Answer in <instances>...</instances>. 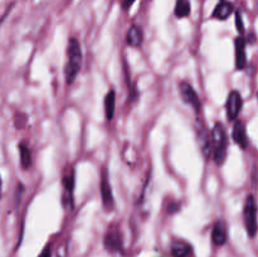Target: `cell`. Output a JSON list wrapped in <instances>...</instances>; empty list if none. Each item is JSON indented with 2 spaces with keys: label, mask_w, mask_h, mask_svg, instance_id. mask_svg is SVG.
<instances>
[{
  "label": "cell",
  "mask_w": 258,
  "mask_h": 257,
  "mask_svg": "<svg viewBox=\"0 0 258 257\" xmlns=\"http://www.w3.org/2000/svg\"><path fill=\"white\" fill-rule=\"evenodd\" d=\"M82 60L83 54L80 40L76 37L70 38L67 45V62H66L64 67L66 82H67V85H72L76 81L81 71V67H82Z\"/></svg>",
  "instance_id": "6da1fadb"
},
{
  "label": "cell",
  "mask_w": 258,
  "mask_h": 257,
  "mask_svg": "<svg viewBox=\"0 0 258 257\" xmlns=\"http://www.w3.org/2000/svg\"><path fill=\"white\" fill-rule=\"evenodd\" d=\"M212 136V156L217 165H222L226 160L227 148H228V138L223 123L216 122L211 131Z\"/></svg>",
  "instance_id": "7a4b0ae2"
},
{
  "label": "cell",
  "mask_w": 258,
  "mask_h": 257,
  "mask_svg": "<svg viewBox=\"0 0 258 257\" xmlns=\"http://www.w3.org/2000/svg\"><path fill=\"white\" fill-rule=\"evenodd\" d=\"M243 219L246 226L247 233L249 237H254L258 231V219H257V203L252 194L247 196L246 203L243 208Z\"/></svg>",
  "instance_id": "3957f363"
},
{
  "label": "cell",
  "mask_w": 258,
  "mask_h": 257,
  "mask_svg": "<svg viewBox=\"0 0 258 257\" xmlns=\"http://www.w3.org/2000/svg\"><path fill=\"white\" fill-rule=\"evenodd\" d=\"M179 95H180L181 100L184 103L190 106L196 113L202 112V101L197 91L194 90L193 86L188 82V81H180L179 82Z\"/></svg>",
  "instance_id": "277c9868"
},
{
  "label": "cell",
  "mask_w": 258,
  "mask_h": 257,
  "mask_svg": "<svg viewBox=\"0 0 258 257\" xmlns=\"http://www.w3.org/2000/svg\"><path fill=\"white\" fill-rule=\"evenodd\" d=\"M100 178V193L102 204L106 208V211H112L115 208V199H113V191L110 183V176H108L107 169L102 168Z\"/></svg>",
  "instance_id": "5b68a950"
},
{
  "label": "cell",
  "mask_w": 258,
  "mask_h": 257,
  "mask_svg": "<svg viewBox=\"0 0 258 257\" xmlns=\"http://www.w3.org/2000/svg\"><path fill=\"white\" fill-rule=\"evenodd\" d=\"M197 134V140H198L199 148H201L202 153L206 158H209L212 155V136L211 131L208 130V127L206 126V123L198 118L196 121V125H194Z\"/></svg>",
  "instance_id": "8992f818"
},
{
  "label": "cell",
  "mask_w": 258,
  "mask_h": 257,
  "mask_svg": "<svg viewBox=\"0 0 258 257\" xmlns=\"http://www.w3.org/2000/svg\"><path fill=\"white\" fill-rule=\"evenodd\" d=\"M103 244H105L106 249L112 253H121L123 251V241L122 234L118 227L111 226L107 229L103 238Z\"/></svg>",
  "instance_id": "52a82bcc"
},
{
  "label": "cell",
  "mask_w": 258,
  "mask_h": 257,
  "mask_svg": "<svg viewBox=\"0 0 258 257\" xmlns=\"http://www.w3.org/2000/svg\"><path fill=\"white\" fill-rule=\"evenodd\" d=\"M242 106H243V100H242L241 93L238 91H231L228 93V97H227L226 102V111L228 120H237L238 115L241 113Z\"/></svg>",
  "instance_id": "ba28073f"
},
{
  "label": "cell",
  "mask_w": 258,
  "mask_h": 257,
  "mask_svg": "<svg viewBox=\"0 0 258 257\" xmlns=\"http://www.w3.org/2000/svg\"><path fill=\"white\" fill-rule=\"evenodd\" d=\"M173 257H194V248L189 242L184 239H174L170 244Z\"/></svg>",
  "instance_id": "9c48e42d"
},
{
  "label": "cell",
  "mask_w": 258,
  "mask_h": 257,
  "mask_svg": "<svg viewBox=\"0 0 258 257\" xmlns=\"http://www.w3.org/2000/svg\"><path fill=\"white\" fill-rule=\"evenodd\" d=\"M234 48H236V68L238 71L244 70L247 63V54H246V38L242 35L236 38L234 40Z\"/></svg>",
  "instance_id": "30bf717a"
},
{
  "label": "cell",
  "mask_w": 258,
  "mask_h": 257,
  "mask_svg": "<svg viewBox=\"0 0 258 257\" xmlns=\"http://www.w3.org/2000/svg\"><path fill=\"white\" fill-rule=\"evenodd\" d=\"M232 138L234 143L242 149H247L248 146V138H247L246 126L241 120H234L233 130H232Z\"/></svg>",
  "instance_id": "8fae6325"
},
{
  "label": "cell",
  "mask_w": 258,
  "mask_h": 257,
  "mask_svg": "<svg viewBox=\"0 0 258 257\" xmlns=\"http://www.w3.org/2000/svg\"><path fill=\"white\" fill-rule=\"evenodd\" d=\"M234 7L229 0H219L217 5L214 7L212 18L217 20H227L231 14L233 13Z\"/></svg>",
  "instance_id": "7c38bea8"
},
{
  "label": "cell",
  "mask_w": 258,
  "mask_h": 257,
  "mask_svg": "<svg viewBox=\"0 0 258 257\" xmlns=\"http://www.w3.org/2000/svg\"><path fill=\"white\" fill-rule=\"evenodd\" d=\"M227 239H228V233H227L226 224L222 221H217L212 229V242L216 246H223L226 244Z\"/></svg>",
  "instance_id": "4fadbf2b"
},
{
  "label": "cell",
  "mask_w": 258,
  "mask_h": 257,
  "mask_svg": "<svg viewBox=\"0 0 258 257\" xmlns=\"http://www.w3.org/2000/svg\"><path fill=\"white\" fill-rule=\"evenodd\" d=\"M144 40V32L141 29V27L139 25H131L127 30V34H126V43H127L130 47L133 48H139L141 47Z\"/></svg>",
  "instance_id": "5bb4252c"
},
{
  "label": "cell",
  "mask_w": 258,
  "mask_h": 257,
  "mask_svg": "<svg viewBox=\"0 0 258 257\" xmlns=\"http://www.w3.org/2000/svg\"><path fill=\"white\" fill-rule=\"evenodd\" d=\"M103 107H105V117L107 121H111L115 116L116 110V92L113 90H110L105 96L103 101Z\"/></svg>",
  "instance_id": "9a60e30c"
},
{
  "label": "cell",
  "mask_w": 258,
  "mask_h": 257,
  "mask_svg": "<svg viewBox=\"0 0 258 257\" xmlns=\"http://www.w3.org/2000/svg\"><path fill=\"white\" fill-rule=\"evenodd\" d=\"M75 183H76V173L75 169L71 168L67 175L63 178V185H64V191L67 194V201L70 202L71 207H73V190H75Z\"/></svg>",
  "instance_id": "2e32d148"
},
{
  "label": "cell",
  "mask_w": 258,
  "mask_h": 257,
  "mask_svg": "<svg viewBox=\"0 0 258 257\" xmlns=\"http://www.w3.org/2000/svg\"><path fill=\"white\" fill-rule=\"evenodd\" d=\"M18 150H19V158H20V166H22L24 170L29 169L32 166V150L29 149V146L25 143H20L18 145Z\"/></svg>",
  "instance_id": "e0dca14e"
},
{
  "label": "cell",
  "mask_w": 258,
  "mask_h": 257,
  "mask_svg": "<svg viewBox=\"0 0 258 257\" xmlns=\"http://www.w3.org/2000/svg\"><path fill=\"white\" fill-rule=\"evenodd\" d=\"M191 13L190 0H176L175 7H174V14L178 19H184L189 17Z\"/></svg>",
  "instance_id": "ac0fdd59"
},
{
  "label": "cell",
  "mask_w": 258,
  "mask_h": 257,
  "mask_svg": "<svg viewBox=\"0 0 258 257\" xmlns=\"http://www.w3.org/2000/svg\"><path fill=\"white\" fill-rule=\"evenodd\" d=\"M236 25H237V30L242 34V33L244 32V24H243V20H242V15L239 12H236Z\"/></svg>",
  "instance_id": "d6986e66"
},
{
  "label": "cell",
  "mask_w": 258,
  "mask_h": 257,
  "mask_svg": "<svg viewBox=\"0 0 258 257\" xmlns=\"http://www.w3.org/2000/svg\"><path fill=\"white\" fill-rule=\"evenodd\" d=\"M38 257H52V244L47 243Z\"/></svg>",
  "instance_id": "ffe728a7"
},
{
  "label": "cell",
  "mask_w": 258,
  "mask_h": 257,
  "mask_svg": "<svg viewBox=\"0 0 258 257\" xmlns=\"http://www.w3.org/2000/svg\"><path fill=\"white\" fill-rule=\"evenodd\" d=\"M135 2H136V0H121V4H122L123 9L128 10L131 7H133V4Z\"/></svg>",
  "instance_id": "44dd1931"
},
{
  "label": "cell",
  "mask_w": 258,
  "mask_h": 257,
  "mask_svg": "<svg viewBox=\"0 0 258 257\" xmlns=\"http://www.w3.org/2000/svg\"><path fill=\"white\" fill-rule=\"evenodd\" d=\"M2 191H3V180H2V175H0V198H2Z\"/></svg>",
  "instance_id": "7402d4cb"
},
{
  "label": "cell",
  "mask_w": 258,
  "mask_h": 257,
  "mask_svg": "<svg viewBox=\"0 0 258 257\" xmlns=\"http://www.w3.org/2000/svg\"><path fill=\"white\" fill-rule=\"evenodd\" d=\"M257 96H258V93H257Z\"/></svg>",
  "instance_id": "603a6c76"
}]
</instances>
